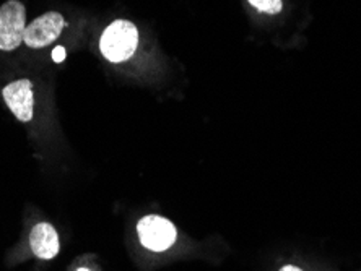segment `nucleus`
Instances as JSON below:
<instances>
[{
    "instance_id": "obj_3",
    "label": "nucleus",
    "mask_w": 361,
    "mask_h": 271,
    "mask_svg": "<svg viewBox=\"0 0 361 271\" xmlns=\"http://www.w3.org/2000/svg\"><path fill=\"white\" fill-rule=\"evenodd\" d=\"M137 231H139L142 246L153 252L168 251L176 241V227L173 222L157 215L143 218L137 226Z\"/></svg>"
},
{
    "instance_id": "obj_8",
    "label": "nucleus",
    "mask_w": 361,
    "mask_h": 271,
    "mask_svg": "<svg viewBox=\"0 0 361 271\" xmlns=\"http://www.w3.org/2000/svg\"><path fill=\"white\" fill-rule=\"evenodd\" d=\"M52 58H54V62H57V63L63 62V58H66V49H63L62 46L56 47V49L52 51Z\"/></svg>"
},
{
    "instance_id": "obj_1",
    "label": "nucleus",
    "mask_w": 361,
    "mask_h": 271,
    "mask_svg": "<svg viewBox=\"0 0 361 271\" xmlns=\"http://www.w3.org/2000/svg\"><path fill=\"white\" fill-rule=\"evenodd\" d=\"M139 44V31L127 20H116L104 30L99 49L109 62H124L134 56Z\"/></svg>"
},
{
    "instance_id": "obj_5",
    "label": "nucleus",
    "mask_w": 361,
    "mask_h": 271,
    "mask_svg": "<svg viewBox=\"0 0 361 271\" xmlns=\"http://www.w3.org/2000/svg\"><path fill=\"white\" fill-rule=\"evenodd\" d=\"M2 96L5 104L12 111L13 115L17 117L20 122H30L33 119V84L30 80H17V82L7 84L4 88Z\"/></svg>"
},
{
    "instance_id": "obj_10",
    "label": "nucleus",
    "mask_w": 361,
    "mask_h": 271,
    "mask_svg": "<svg viewBox=\"0 0 361 271\" xmlns=\"http://www.w3.org/2000/svg\"><path fill=\"white\" fill-rule=\"evenodd\" d=\"M78 271H90V270H88V268H80Z\"/></svg>"
},
{
    "instance_id": "obj_2",
    "label": "nucleus",
    "mask_w": 361,
    "mask_h": 271,
    "mask_svg": "<svg viewBox=\"0 0 361 271\" xmlns=\"http://www.w3.org/2000/svg\"><path fill=\"white\" fill-rule=\"evenodd\" d=\"M26 10L18 0H8L0 7V51H15L23 42Z\"/></svg>"
},
{
    "instance_id": "obj_4",
    "label": "nucleus",
    "mask_w": 361,
    "mask_h": 271,
    "mask_svg": "<svg viewBox=\"0 0 361 271\" xmlns=\"http://www.w3.org/2000/svg\"><path fill=\"white\" fill-rule=\"evenodd\" d=\"M66 26L67 21L61 13L47 12L26 26L23 41L31 49H41L59 38Z\"/></svg>"
},
{
    "instance_id": "obj_7",
    "label": "nucleus",
    "mask_w": 361,
    "mask_h": 271,
    "mask_svg": "<svg viewBox=\"0 0 361 271\" xmlns=\"http://www.w3.org/2000/svg\"><path fill=\"white\" fill-rule=\"evenodd\" d=\"M252 7L265 13H279L281 10V0H249Z\"/></svg>"
},
{
    "instance_id": "obj_9",
    "label": "nucleus",
    "mask_w": 361,
    "mask_h": 271,
    "mask_svg": "<svg viewBox=\"0 0 361 271\" xmlns=\"http://www.w3.org/2000/svg\"><path fill=\"white\" fill-rule=\"evenodd\" d=\"M280 271H301V270L296 268V267H283Z\"/></svg>"
},
{
    "instance_id": "obj_6",
    "label": "nucleus",
    "mask_w": 361,
    "mask_h": 271,
    "mask_svg": "<svg viewBox=\"0 0 361 271\" xmlns=\"http://www.w3.org/2000/svg\"><path fill=\"white\" fill-rule=\"evenodd\" d=\"M31 251L38 258L51 260L59 253V236L47 222H39L30 234Z\"/></svg>"
}]
</instances>
